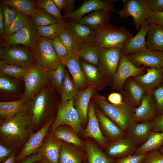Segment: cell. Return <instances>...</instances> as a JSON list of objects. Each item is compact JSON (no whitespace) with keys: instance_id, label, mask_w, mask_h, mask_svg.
<instances>
[{"instance_id":"1","label":"cell","mask_w":163,"mask_h":163,"mask_svg":"<svg viewBox=\"0 0 163 163\" xmlns=\"http://www.w3.org/2000/svg\"><path fill=\"white\" fill-rule=\"evenodd\" d=\"M33 123L30 116L26 112L19 113L5 120L0 127L2 140L13 146H24L32 133Z\"/></svg>"},{"instance_id":"2","label":"cell","mask_w":163,"mask_h":163,"mask_svg":"<svg viewBox=\"0 0 163 163\" xmlns=\"http://www.w3.org/2000/svg\"><path fill=\"white\" fill-rule=\"evenodd\" d=\"M133 34L126 28L107 24L95 30L94 41L102 48L122 50Z\"/></svg>"},{"instance_id":"3","label":"cell","mask_w":163,"mask_h":163,"mask_svg":"<svg viewBox=\"0 0 163 163\" xmlns=\"http://www.w3.org/2000/svg\"><path fill=\"white\" fill-rule=\"evenodd\" d=\"M94 99L106 115L123 130L127 129L132 121L133 106L125 101L120 105L112 104L98 95H94Z\"/></svg>"},{"instance_id":"4","label":"cell","mask_w":163,"mask_h":163,"mask_svg":"<svg viewBox=\"0 0 163 163\" xmlns=\"http://www.w3.org/2000/svg\"><path fill=\"white\" fill-rule=\"evenodd\" d=\"M31 50L37 64L48 71L55 69L60 63L52 40L39 36L36 46Z\"/></svg>"},{"instance_id":"5","label":"cell","mask_w":163,"mask_h":163,"mask_svg":"<svg viewBox=\"0 0 163 163\" xmlns=\"http://www.w3.org/2000/svg\"><path fill=\"white\" fill-rule=\"evenodd\" d=\"M2 59L20 67L30 69L37 64L31 50L21 45H7L0 50Z\"/></svg>"},{"instance_id":"6","label":"cell","mask_w":163,"mask_h":163,"mask_svg":"<svg viewBox=\"0 0 163 163\" xmlns=\"http://www.w3.org/2000/svg\"><path fill=\"white\" fill-rule=\"evenodd\" d=\"M53 104L52 93L47 85L29 101L28 113L34 123L38 125L50 115Z\"/></svg>"},{"instance_id":"7","label":"cell","mask_w":163,"mask_h":163,"mask_svg":"<svg viewBox=\"0 0 163 163\" xmlns=\"http://www.w3.org/2000/svg\"><path fill=\"white\" fill-rule=\"evenodd\" d=\"M23 80L24 90L21 97L29 101L47 85L49 81L48 72L37 64L29 69Z\"/></svg>"},{"instance_id":"8","label":"cell","mask_w":163,"mask_h":163,"mask_svg":"<svg viewBox=\"0 0 163 163\" xmlns=\"http://www.w3.org/2000/svg\"><path fill=\"white\" fill-rule=\"evenodd\" d=\"M123 8L117 11V14L122 18L132 17L136 29L139 30L152 11L148 0H123Z\"/></svg>"},{"instance_id":"9","label":"cell","mask_w":163,"mask_h":163,"mask_svg":"<svg viewBox=\"0 0 163 163\" xmlns=\"http://www.w3.org/2000/svg\"><path fill=\"white\" fill-rule=\"evenodd\" d=\"M75 97L66 101L62 102L58 108L57 114L51 128L53 131L59 126L67 124L77 133L83 129L78 113L74 107Z\"/></svg>"},{"instance_id":"10","label":"cell","mask_w":163,"mask_h":163,"mask_svg":"<svg viewBox=\"0 0 163 163\" xmlns=\"http://www.w3.org/2000/svg\"><path fill=\"white\" fill-rule=\"evenodd\" d=\"M145 67H138L121 52L119 62L113 80V87L120 92L123 91L125 81L131 77L144 74Z\"/></svg>"},{"instance_id":"11","label":"cell","mask_w":163,"mask_h":163,"mask_svg":"<svg viewBox=\"0 0 163 163\" xmlns=\"http://www.w3.org/2000/svg\"><path fill=\"white\" fill-rule=\"evenodd\" d=\"M39 36L37 27L30 16L27 15L24 27L6 40L5 42L7 45H21L32 50L36 46Z\"/></svg>"},{"instance_id":"12","label":"cell","mask_w":163,"mask_h":163,"mask_svg":"<svg viewBox=\"0 0 163 163\" xmlns=\"http://www.w3.org/2000/svg\"><path fill=\"white\" fill-rule=\"evenodd\" d=\"M121 50L117 48H102L98 69L101 75L107 79L113 80L120 58Z\"/></svg>"},{"instance_id":"13","label":"cell","mask_w":163,"mask_h":163,"mask_svg":"<svg viewBox=\"0 0 163 163\" xmlns=\"http://www.w3.org/2000/svg\"><path fill=\"white\" fill-rule=\"evenodd\" d=\"M51 125V120H48L38 131L31 134L21 152L17 156V162H20L28 156L37 152Z\"/></svg>"},{"instance_id":"14","label":"cell","mask_w":163,"mask_h":163,"mask_svg":"<svg viewBox=\"0 0 163 163\" xmlns=\"http://www.w3.org/2000/svg\"><path fill=\"white\" fill-rule=\"evenodd\" d=\"M97 10H103L110 12L116 11L111 1L88 0L84 2L78 8L71 13L62 15V18L63 19L71 18L78 22L85 14Z\"/></svg>"},{"instance_id":"15","label":"cell","mask_w":163,"mask_h":163,"mask_svg":"<svg viewBox=\"0 0 163 163\" xmlns=\"http://www.w3.org/2000/svg\"><path fill=\"white\" fill-rule=\"evenodd\" d=\"M126 56L136 66L143 65L158 69L163 67V53L160 51L147 49Z\"/></svg>"},{"instance_id":"16","label":"cell","mask_w":163,"mask_h":163,"mask_svg":"<svg viewBox=\"0 0 163 163\" xmlns=\"http://www.w3.org/2000/svg\"><path fill=\"white\" fill-rule=\"evenodd\" d=\"M137 143L128 136L110 143L106 149V154L112 158L118 159L133 154L137 148Z\"/></svg>"},{"instance_id":"17","label":"cell","mask_w":163,"mask_h":163,"mask_svg":"<svg viewBox=\"0 0 163 163\" xmlns=\"http://www.w3.org/2000/svg\"><path fill=\"white\" fill-rule=\"evenodd\" d=\"M80 58L79 49H78L60 60V63L68 68L73 81L78 88L84 87L88 82L81 69L79 63Z\"/></svg>"},{"instance_id":"18","label":"cell","mask_w":163,"mask_h":163,"mask_svg":"<svg viewBox=\"0 0 163 163\" xmlns=\"http://www.w3.org/2000/svg\"><path fill=\"white\" fill-rule=\"evenodd\" d=\"M157 111L152 94H146L139 107L134 108L132 120L136 123L152 121L157 117Z\"/></svg>"},{"instance_id":"19","label":"cell","mask_w":163,"mask_h":163,"mask_svg":"<svg viewBox=\"0 0 163 163\" xmlns=\"http://www.w3.org/2000/svg\"><path fill=\"white\" fill-rule=\"evenodd\" d=\"M88 123L83 132L84 136L94 139L100 145H104L107 142L100 129L98 120L95 111L94 104H89L88 112Z\"/></svg>"},{"instance_id":"20","label":"cell","mask_w":163,"mask_h":163,"mask_svg":"<svg viewBox=\"0 0 163 163\" xmlns=\"http://www.w3.org/2000/svg\"><path fill=\"white\" fill-rule=\"evenodd\" d=\"M146 72L133 77L145 89L146 94H152L154 90L161 82L163 78V67L158 69L147 68Z\"/></svg>"},{"instance_id":"21","label":"cell","mask_w":163,"mask_h":163,"mask_svg":"<svg viewBox=\"0 0 163 163\" xmlns=\"http://www.w3.org/2000/svg\"><path fill=\"white\" fill-rule=\"evenodd\" d=\"M130 78H128L124 84L123 92L124 101L133 107L139 106L143 97L146 94V91L133 77Z\"/></svg>"},{"instance_id":"22","label":"cell","mask_w":163,"mask_h":163,"mask_svg":"<svg viewBox=\"0 0 163 163\" xmlns=\"http://www.w3.org/2000/svg\"><path fill=\"white\" fill-rule=\"evenodd\" d=\"M62 143L53 136L44 139L37 153L49 163H58Z\"/></svg>"},{"instance_id":"23","label":"cell","mask_w":163,"mask_h":163,"mask_svg":"<svg viewBox=\"0 0 163 163\" xmlns=\"http://www.w3.org/2000/svg\"><path fill=\"white\" fill-rule=\"evenodd\" d=\"M149 24L147 20L145 21L136 35L127 42L121 50L125 55L127 56L147 49L145 38Z\"/></svg>"},{"instance_id":"24","label":"cell","mask_w":163,"mask_h":163,"mask_svg":"<svg viewBox=\"0 0 163 163\" xmlns=\"http://www.w3.org/2000/svg\"><path fill=\"white\" fill-rule=\"evenodd\" d=\"M94 85H90L82 91L79 92L75 97V108L78 112L82 124L88 120V112L90 98L94 89Z\"/></svg>"},{"instance_id":"25","label":"cell","mask_w":163,"mask_h":163,"mask_svg":"<svg viewBox=\"0 0 163 163\" xmlns=\"http://www.w3.org/2000/svg\"><path fill=\"white\" fill-rule=\"evenodd\" d=\"M96 114L100 126L110 139L115 141L124 137V130L104 113L97 110Z\"/></svg>"},{"instance_id":"26","label":"cell","mask_w":163,"mask_h":163,"mask_svg":"<svg viewBox=\"0 0 163 163\" xmlns=\"http://www.w3.org/2000/svg\"><path fill=\"white\" fill-rule=\"evenodd\" d=\"M29 101L21 98L11 101L0 102V115L5 120L9 119L18 113L28 112Z\"/></svg>"},{"instance_id":"27","label":"cell","mask_w":163,"mask_h":163,"mask_svg":"<svg viewBox=\"0 0 163 163\" xmlns=\"http://www.w3.org/2000/svg\"><path fill=\"white\" fill-rule=\"evenodd\" d=\"M72 144L62 143L58 163H82L87 159V153L78 149Z\"/></svg>"},{"instance_id":"28","label":"cell","mask_w":163,"mask_h":163,"mask_svg":"<svg viewBox=\"0 0 163 163\" xmlns=\"http://www.w3.org/2000/svg\"><path fill=\"white\" fill-rule=\"evenodd\" d=\"M147 48L149 50L163 51V27L149 23L146 36Z\"/></svg>"},{"instance_id":"29","label":"cell","mask_w":163,"mask_h":163,"mask_svg":"<svg viewBox=\"0 0 163 163\" xmlns=\"http://www.w3.org/2000/svg\"><path fill=\"white\" fill-rule=\"evenodd\" d=\"M110 16V12L103 10H97L83 17L78 22L95 30L108 24Z\"/></svg>"},{"instance_id":"30","label":"cell","mask_w":163,"mask_h":163,"mask_svg":"<svg viewBox=\"0 0 163 163\" xmlns=\"http://www.w3.org/2000/svg\"><path fill=\"white\" fill-rule=\"evenodd\" d=\"M153 127L152 121L140 123L132 121L127 129L129 136L137 143L145 142L152 131Z\"/></svg>"},{"instance_id":"31","label":"cell","mask_w":163,"mask_h":163,"mask_svg":"<svg viewBox=\"0 0 163 163\" xmlns=\"http://www.w3.org/2000/svg\"><path fill=\"white\" fill-rule=\"evenodd\" d=\"M77 38L80 47L85 44L94 41L95 30L72 20L68 23V27Z\"/></svg>"},{"instance_id":"32","label":"cell","mask_w":163,"mask_h":163,"mask_svg":"<svg viewBox=\"0 0 163 163\" xmlns=\"http://www.w3.org/2000/svg\"><path fill=\"white\" fill-rule=\"evenodd\" d=\"M102 47L95 41L81 46L79 49L80 58L95 66H98Z\"/></svg>"},{"instance_id":"33","label":"cell","mask_w":163,"mask_h":163,"mask_svg":"<svg viewBox=\"0 0 163 163\" xmlns=\"http://www.w3.org/2000/svg\"><path fill=\"white\" fill-rule=\"evenodd\" d=\"M163 145V132L152 131L147 140L141 146L137 147L133 154L139 155L146 154L159 149Z\"/></svg>"},{"instance_id":"34","label":"cell","mask_w":163,"mask_h":163,"mask_svg":"<svg viewBox=\"0 0 163 163\" xmlns=\"http://www.w3.org/2000/svg\"><path fill=\"white\" fill-rule=\"evenodd\" d=\"M53 132V136L55 138L60 140H62L66 142L76 146L86 149L84 143L78 136L76 132L72 128L58 127Z\"/></svg>"},{"instance_id":"35","label":"cell","mask_w":163,"mask_h":163,"mask_svg":"<svg viewBox=\"0 0 163 163\" xmlns=\"http://www.w3.org/2000/svg\"><path fill=\"white\" fill-rule=\"evenodd\" d=\"M86 147L88 163H116L117 160L108 156L94 143L89 142Z\"/></svg>"},{"instance_id":"36","label":"cell","mask_w":163,"mask_h":163,"mask_svg":"<svg viewBox=\"0 0 163 163\" xmlns=\"http://www.w3.org/2000/svg\"><path fill=\"white\" fill-rule=\"evenodd\" d=\"M68 27V23L63 20L46 26H37V28L39 36L53 40Z\"/></svg>"},{"instance_id":"37","label":"cell","mask_w":163,"mask_h":163,"mask_svg":"<svg viewBox=\"0 0 163 163\" xmlns=\"http://www.w3.org/2000/svg\"><path fill=\"white\" fill-rule=\"evenodd\" d=\"M78 89L66 71L59 90L62 101H66L75 97L79 92Z\"/></svg>"},{"instance_id":"38","label":"cell","mask_w":163,"mask_h":163,"mask_svg":"<svg viewBox=\"0 0 163 163\" xmlns=\"http://www.w3.org/2000/svg\"><path fill=\"white\" fill-rule=\"evenodd\" d=\"M29 69L9 64L2 59L0 60V75L23 79Z\"/></svg>"},{"instance_id":"39","label":"cell","mask_w":163,"mask_h":163,"mask_svg":"<svg viewBox=\"0 0 163 163\" xmlns=\"http://www.w3.org/2000/svg\"><path fill=\"white\" fill-rule=\"evenodd\" d=\"M4 5H9L17 11L26 15L30 16L35 9V1L31 0H3Z\"/></svg>"},{"instance_id":"40","label":"cell","mask_w":163,"mask_h":163,"mask_svg":"<svg viewBox=\"0 0 163 163\" xmlns=\"http://www.w3.org/2000/svg\"><path fill=\"white\" fill-rule=\"evenodd\" d=\"M79 63L82 71L88 82L96 83L101 82L102 75L98 69L95 66L79 59Z\"/></svg>"},{"instance_id":"41","label":"cell","mask_w":163,"mask_h":163,"mask_svg":"<svg viewBox=\"0 0 163 163\" xmlns=\"http://www.w3.org/2000/svg\"><path fill=\"white\" fill-rule=\"evenodd\" d=\"M58 37L70 52L79 49L80 46L77 38L68 28L62 31Z\"/></svg>"},{"instance_id":"42","label":"cell","mask_w":163,"mask_h":163,"mask_svg":"<svg viewBox=\"0 0 163 163\" xmlns=\"http://www.w3.org/2000/svg\"><path fill=\"white\" fill-rule=\"evenodd\" d=\"M30 17L37 27L46 26L58 21L52 14L38 9H35Z\"/></svg>"},{"instance_id":"43","label":"cell","mask_w":163,"mask_h":163,"mask_svg":"<svg viewBox=\"0 0 163 163\" xmlns=\"http://www.w3.org/2000/svg\"><path fill=\"white\" fill-rule=\"evenodd\" d=\"M35 9L47 12L52 14L58 21L63 20L60 11L58 9L53 0H40L35 1Z\"/></svg>"},{"instance_id":"44","label":"cell","mask_w":163,"mask_h":163,"mask_svg":"<svg viewBox=\"0 0 163 163\" xmlns=\"http://www.w3.org/2000/svg\"><path fill=\"white\" fill-rule=\"evenodd\" d=\"M65 66L60 63L55 69L48 71L49 80L52 85L54 89L59 91L66 72Z\"/></svg>"},{"instance_id":"45","label":"cell","mask_w":163,"mask_h":163,"mask_svg":"<svg viewBox=\"0 0 163 163\" xmlns=\"http://www.w3.org/2000/svg\"><path fill=\"white\" fill-rule=\"evenodd\" d=\"M27 16L20 12H17L14 20L2 36L5 40L8 38L24 27L27 21Z\"/></svg>"},{"instance_id":"46","label":"cell","mask_w":163,"mask_h":163,"mask_svg":"<svg viewBox=\"0 0 163 163\" xmlns=\"http://www.w3.org/2000/svg\"><path fill=\"white\" fill-rule=\"evenodd\" d=\"M17 12L16 10L14 8H12V9H11L7 5H3V13L4 18V33L7 31L14 20Z\"/></svg>"},{"instance_id":"47","label":"cell","mask_w":163,"mask_h":163,"mask_svg":"<svg viewBox=\"0 0 163 163\" xmlns=\"http://www.w3.org/2000/svg\"><path fill=\"white\" fill-rule=\"evenodd\" d=\"M152 95L157 111L161 115L163 114V84L156 88L152 92Z\"/></svg>"},{"instance_id":"48","label":"cell","mask_w":163,"mask_h":163,"mask_svg":"<svg viewBox=\"0 0 163 163\" xmlns=\"http://www.w3.org/2000/svg\"><path fill=\"white\" fill-rule=\"evenodd\" d=\"M52 43L60 60L65 58L71 53L68 50L58 36L52 40Z\"/></svg>"},{"instance_id":"49","label":"cell","mask_w":163,"mask_h":163,"mask_svg":"<svg viewBox=\"0 0 163 163\" xmlns=\"http://www.w3.org/2000/svg\"><path fill=\"white\" fill-rule=\"evenodd\" d=\"M16 83L7 76L0 75V89L6 92H12L17 89Z\"/></svg>"},{"instance_id":"50","label":"cell","mask_w":163,"mask_h":163,"mask_svg":"<svg viewBox=\"0 0 163 163\" xmlns=\"http://www.w3.org/2000/svg\"><path fill=\"white\" fill-rule=\"evenodd\" d=\"M147 154L139 155L130 154L117 159L116 163H142Z\"/></svg>"},{"instance_id":"51","label":"cell","mask_w":163,"mask_h":163,"mask_svg":"<svg viewBox=\"0 0 163 163\" xmlns=\"http://www.w3.org/2000/svg\"><path fill=\"white\" fill-rule=\"evenodd\" d=\"M142 163H163V155L158 149L147 153Z\"/></svg>"},{"instance_id":"52","label":"cell","mask_w":163,"mask_h":163,"mask_svg":"<svg viewBox=\"0 0 163 163\" xmlns=\"http://www.w3.org/2000/svg\"><path fill=\"white\" fill-rule=\"evenodd\" d=\"M147 20L149 23L155 24L163 27V11H152Z\"/></svg>"},{"instance_id":"53","label":"cell","mask_w":163,"mask_h":163,"mask_svg":"<svg viewBox=\"0 0 163 163\" xmlns=\"http://www.w3.org/2000/svg\"><path fill=\"white\" fill-rule=\"evenodd\" d=\"M152 122L153 124L152 131L163 132V114L156 117Z\"/></svg>"},{"instance_id":"54","label":"cell","mask_w":163,"mask_h":163,"mask_svg":"<svg viewBox=\"0 0 163 163\" xmlns=\"http://www.w3.org/2000/svg\"><path fill=\"white\" fill-rule=\"evenodd\" d=\"M152 11L162 12L163 11V0H148Z\"/></svg>"},{"instance_id":"55","label":"cell","mask_w":163,"mask_h":163,"mask_svg":"<svg viewBox=\"0 0 163 163\" xmlns=\"http://www.w3.org/2000/svg\"><path fill=\"white\" fill-rule=\"evenodd\" d=\"M108 100L111 104L115 105L122 104L123 102L121 94L117 93H113L108 97Z\"/></svg>"},{"instance_id":"56","label":"cell","mask_w":163,"mask_h":163,"mask_svg":"<svg viewBox=\"0 0 163 163\" xmlns=\"http://www.w3.org/2000/svg\"><path fill=\"white\" fill-rule=\"evenodd\" d=\"M13 150L5 145L0 144V162L1 163L5 159L11 155Z\"/></svg>"},{"instance_id":"57","label":"cell","mask_w":163,"mask_h":163,"mask_svg":"<svg viewBox=\"0 0 163 163\" xmlns=\"http://www.w3.org/2000/svg\"><path fill=\"white\" fill-rule=\"evenodd\" d=\"M42 158L39 154H35L31 155L22 161L16 163H35Z\"/></svg>"},{"instance_id":"58","label":"cell","mask_w":163,"mask_h":163,"mask_svg":"<svg viewBox=\"0 0 163 163\" xmlns=\"http://www.w3.org/2000/svg\"><path fill=\"white\" fill-rule=\"evenodd\" d=\"M75 1L74 0H67V2L64 9L65 11L63 16L69 14L73 11Z\"/></svg>"},{"instance_id":"59","label":"cell","mask_w":163,"mask_h":163,"mask_svg":"<svg viewBox=\"0 0 163 163\" xmlns=\"http://www.w3.org/2000/svg\"><path fill=\"white\" fill-rule=\"evenodd\" d=\"M3 4H1L0 6V33L2 37L4 33V18L3 13Z\"/></svg>"},{"instance_id":"60","label":"cell","mask_w":163,"mask_h":163,"mask_svg":"<svg viewBox=\"0 0 163 163\" xmlns=\"http://www.w3.org/2000/svg\"><path fill=\"white\" fill-rule=\"evenodd\" d=\"M55 5L59 11L65 9L67 0H53Z\"/></svg>"},{"instance_id":"61","label":"cell","mask_w":163,"mask_h":163,"mask_svg":"<svg viewBox=\"0 0 163 163\" xmlns=\"http://www.w3.org/2000/svg\"><path fill=\"white\" fill-rule=\"evenodd\" d=\"M17 156L11 155L5 159L1 163H15Z\"/></svg>"},{"instance_id":"62","label":"cell","mask_w":163,"mask_h":163,"mask_svg":"<svg viewBox=\"0 0 163 163\" xmlns=\"http://www.w3.org/2000/svg\"><path fill=\"white\" fill-rule=\"evenodd\" d=\"M35 163H49L46 160L42 157V158Z\"/></svg>"},{"instance_id":"63","label":"cell","mask_w":163,"mask_h":163,"mask_svg":"<svg viewBox=\"0 0 163 163\" xmlns=\"http://www.w3.org/2000/svg\"><path fill=\"white\" fill-rule=\"evenodd\" d=\"M158 151L163 155V145L159 149Z\"/></svg>"},{"instance_id":"64","label":"cell","mask_w":163,"mask_h":163,"mask_svg":"<svg viewBox=\"0 0 163 163\" xmlns=\"http://www.w3.org/2000/svg\"><path fill=\"white\" fill-rule=\"evenodd\" d=\"M87 163V162H86V161H85V162H83V163Z\"/></svg>"}]
</instances>
